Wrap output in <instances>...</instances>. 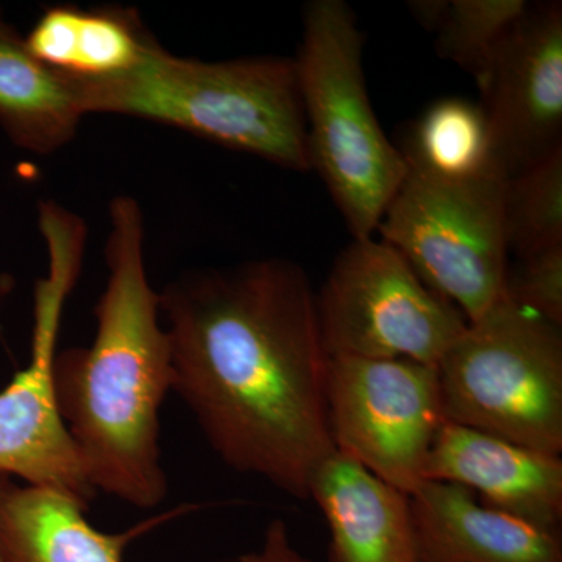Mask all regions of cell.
Returning <instances> with one entry per match:
<instances>
[{"label": "cell", "instance_id": "obj_2", "mask_svg": "<svg viewBox=\"0 0 562 562\" xmlns=\"http://www.w3.org/2000/svg\"><path fill=\"white\" fill-rule=\"evenodd\" d=\"M143 210L131 195L110 203L109 280L90 347L58 351L50 380L58 416L88 482L139 509L168 497L160 409L172 391V353L160 292L147 277Z\"/></svg>", "mask_w": 562, "mask_h": 562}, {"label": "cell", "instance_id": "obj_11", "mask_svg": "<svg viewBox=\"0 0 562 562\" xmlns=\"http://www.w3.org/2000/svg\"><path fill=\"white\" fill-rule=\"evenodd\" d=\"M425 480L460 484L479 495L484 505L560 532L561 454L443 422L432 443Z\"/></svg>", "mask_w": 562, "mask_h": 562}, {"label": "cell", "instance_id": "obj_18", "mask_svg": "<svg viewBox=\"0 0 562 562\" xmlns=\"http://www.w3.org/2000/svg\"><path fill=\"white\" fill-rule=\"evenodd\" d=\"M503 211L509 254L562 246V147L506 179Z\"/></svg>", "mask_w": 562, "mask_h": 562}, {"label": "cell", "instance_id": "obj_10", "mask_svg": "<svg viewBox=\"0 0 562 562\" xmlns=\"http://www.w3.org/2000/svg\"><path fill=\"white\" fill-rule=\"evenodd\" d=\"M76 281L66 266L50 265L36 283L31 362L0 391V472L66 492L88 508L95 490L58 416L50 380L63 306Z\"/></svg>", "mask_w": 562, "mask_h": 562}, {"label": "cell", "instance_id": "obj_6", "mask_svg": "<svg viewBox=\"0 0 562 562\" xmlns=\"http://www.w3.org/2000/svg\"><path fill=\"white\" fill-rule=\"evenodd\" d=\"M506 179L503 171L461 181L408 171L376 228L380 239L398 250L422 281L468 322L480 319L505 297Z\"/></svg>", "mask_w": 562, "mask_h": 562}, {"label": "cell", "instance_id": "obj_20", "mask_svg": "<svg viewBox=\"0 0 562 562\" xmlns=\"http://www.w3.org/2000/svg\"><path fill=\"white\" fill-rule=\"evenodd\" d=\"M505 295L561 327L562 246L517 258L516 265H509Z\"/></svg>", "mask_w": 562, "mask_h": 562}, {"label": "cell", "instance_id": "obj_3", "mask_svg": "<svg viewBox=\"0 0 562 562\" xmlns=\"http://www.w3.org/2000/svg\"><path fill=\"white\" fill-rule=\"evenodd\" d=\"M74 85L85 114L160 122L288 171L313 169L294 58L201 61L158 44L125 76Z\"/></svg>", "mask_w": 562, "mask_h": 562}, {"label": "cell", "instance_id": "obj_23", "mask_svg": "<svg viewBox=\"0 0 562 562\" xmlns=\"http://www.w3.org/2000/svg\"><path fill=\"white\" fill-rule=\"evenodd\" d=\"M10 480L13 479H11L10 475H7V473L0 472V494H2L3 487L7 486V483H9ZM0 562H2V560H0Z\"/></svg>", "mask_w": 562, "mask_h": 562}, {"label": "cell", "instance_id": "obj_8", "mask_svg": "<svg viewBox=\"0 0 562 562\" xmlns=\"http://www.w3.org/2000/svg\"><path fill=\"white\" fill-rule=\"evenodd\" d=\"M327 414L336 452L408 495L427 482L432 443L446 422L438 368L328 358Z\"/></svg>", "mask_w": 562, "mask_h": 562}, {"label": "cell", "instance_id": "obj_16", "mask_svg": "<svg viewBox=\"0 0 562 562\" xmlns=\"http://www.w3.org/2000/svg\"><path fill=\"white\" fill-rule=\"evenodd\" d=\"M83 116L74 81L33 57L24 36L0 16V127L11 143L54 154L72 140Z\"/></svg>", "mask_w": 562, "mask_h": 562}, {"label": "cell", "instance_id": "obj_22", "mask_svg": "<svg viewBox=\"0 0 562 562\" xmlns=\"http://www.w3.org/2000/svg\"><path fill=\"white\" fill-rule=\"evenodd\" d=\"M449 2L450 0H412V2L406 3V9L412 13L417 24L436 35L441 29L443 20H446Z\"/></svg>", "mask_w": 562, "mask_h": 562}, {"label": "cell", "instance_id": "obj_13", "mask_svg": "<svg viewBox=\"0 0 562 562\" xmlns=\"http://www.w3.org/2000/svg\"><path fill=\"white\" fill-rule=\"evenodd\" d=\"M422 562H562L561 535L427 480L409 495Z\"/></svg>", "mask_w": 562, "mask_h": 562}, {"label": "cell", "instance_id": "obj_21", "mask_svg": "<svg viewBox=\"0 0 562 562\" xmlns=\"http://www.w3.org/2000/svg\"><path fill=\"white\" fill-rule=\"evenodd\" d=\"M241 562H316L305 557L292 542L288 525L281 519L272 520L266 528L260 547L244 554Z\"/></svg>", "mask_w": 562, "mask_h": 562}, {"label": "cell", "instance_id": "obj_17", "mask_svg": "<svg viewBox=\"0 0 562 562\" xmlns=\"http://www.w3.org/2000/svg\"><path fill=\"white\" fill-rule=\"evenodd\" d=\"M398 150L408 171L432 179L461 181L503 171L482 105L464 98L432 102Z\"/></svg>", "mask_w": 562, "mask_h": 562}, {"label": "cell", "instance_id": "obj_12", "mask_svg": "<svg viewBox=\"0 0 562 562\" xmlns=\"http://www.w3.org/2000/svg\"><path fill=\"white\" fill-rule=\"evenodd\" d=\"M308 501L330 531V562H422L412 498L333 452L317 465Z\"/></svg>", "mask_w": 562, "mask_h": 562}, {"label": "cell", "instance_id": "obj_15", "mask_svg": "<svg viewBox=\"0 0 562 562\" xmlns=\"http://www.w3.org/2000/svg\"><path fill=\"white\" fill-rule=\"evenodd\" d=\"M24 41L33 57L80 83L125 76L160 44L138 11L124 7H50Z\"/></svg>", "mask_w": 562, "mask_h": 562}, {"label": "cell", "instance_id": "obj_7", "mask_svg": "<svg viewBox=\"0 0 562 562\" xmlns=\"http://www.w3.org/2000/svg\"><path fill=\"white\" fill-rule=\"evenodd\" d=\"M331 357L409 360L438 368L468 328L464 314L422 281L383 239L353 238L316 292Z\"/></svg>", "mask_w": 562, "mask_h": 562}, {"label": "cell", "instance_id": "obj_19", "mask_svg": "<svg viewBox=\"0 0 562 562\" xmlns=\"http://www.w3.org/2000/svg\"><path fill=\"white\" fill-rule=\"evenodd\" d=\"M528 7L527 0H450L436 52L476 80Z\"/></svg>", "mask_w": 562, "mask_h": 562}, {"label": "cell", "instance_id": "obj_9", "mask_svg": "<svg viewBox=\"0 0 562 562\" xmlns=\"http://www.w3.org/2000/svg\"><path fill=\"white\" fill-rule=\"evenodd\" d=\"M495 157L513 176L562 147V5L530 3L475 80Z\"/></svg>", "mask_w": 562, "mask_h": 562}, {"label": "cell", "instance_id": "obj_4", "mask_svg": "<svg viewBox=\"0 0 562 562\" xmlns=\"http://www.w3.org/2000/svg\"><path fill=\"white\" fill-rule=\"evenodd\" d=\"M362 47L357 16L344 0L305 7L294 61L310 155L353 238L373 236L408 176L373 111Z\"/></svg>", "mask_w": 562, "mask_h": 562}, {"label": "cell", "instance_id": "obj_14", "mask_svg": "<svg viewBox=\"0 0 562 562\" xmlns=\"http://www.w3.org/2000/svg\"><path fill=\"white\" fill-rule=\"evenodd\" d=\"M85 512L87 506L66 492L10 480L0 494V560L122 562L128 543L160 520L105 532L92 527Z\"/></svg>", "mask_w": 562, "mask_h": 562}, {"label": "cell", "instance_id": "obj_24", "mask_svg": "<svg viewBox=\"0 0 562 562\" xmlns=\"http://www.w3.org/2000/svg\"><path fill=\"white\" fill-rule=\"evenodd\" d=\"M0 16H2V10H0Z\"/></svg>", "mask_w": 562, "mask_h": 562}, {"label": "cell", "instance_id": "obj_5", "mask_svg": "<svg viewBox=\"0 0 562 562\" xmlns=\"http://www.w3.org/2000/svg\"><path fill=\"white\" fill-rule=\"evenodd\" d=\"M443 419L562 452L561 327L503 297L438 366Z\"/></svg>", "mask_w": 562, "mask_h": 562}, {"label": "cell", "instance_id": "obj_1", "mask_svg": "<svg viewBox=\"0 0 562 562\" xmlns=\"http://www.w3.org/2000/svg\"><path fill=\"white\" fill-rule=\"evenodd\" d=\"M172 391L232 471L308 501L335 452L316 292L280 258L181 276L160 292Z\"/></svg>", "mask_w": 562, "mask_h": 562}]
</instances>
